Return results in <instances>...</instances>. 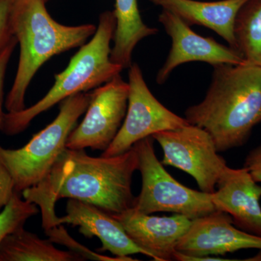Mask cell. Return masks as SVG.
I'll return each mask as SVG.
<instances>
[{
  "label": "cell",
  "instance_id": "obj_1",
  "mask_svg": "<svg viewBox=\"0 0 261 261\" xmlns=\"http://www.w3.org/2000/svg\"><path fill=\"white\" fill-rule=\"evenodd\" d=\"M138 154L132 147L112 157H92L84 149H65L42 181L21 192L40 207L44 231L58 226L55 206L60 199L92 204L110 214L133 207L132 177L138 170Z\"/></svg>",
  "mask_w": 261,
  "mask_h": 261
},
{
  "label": "cell",
  "instance_id": "obj_2",
  "mask_svg": "<svg viewBox=\"0 0 261 261\" xmlns=\"http://www.w3.org/2000/svg\"><path fill=\"white\" fill-rule=\"evenodd\" d=\"M185 118L211 135L218 152L243 146L261 123L260 67L246 61L214 66L205 98Z\"/></svg>",
  "mask_w": 261,
  "mask_h": 261
},
{
  "label": "cell",
  "instance_id": "obj_3",
  "mask_svg": "<svg viewBox=\"0 0 261 261\" xmlns=\"http://www.w3.org/2000/svg\"><path fill=\"white\" fill-rule=\"evenodd\" d=\"M47 0H15L10 23L20 45V57L14 82L5 99L9 113L25 109V96L39 68L53 57L81 47L93 37V24L65 25L48 13Z\"/></svg>",
  "mask_w": 261,
  "mask_h": 261
},
{
  "label": "cell",
  "instance_id": "obj_4",
  "mask_svg": "<svg viewBox=\"0 0 261 261\" xmlns=\"http://www.w3.org/2000/svg\"><path fill=\"white\" fill-rule=\"evenodd\" d=\"M116 19L113 11L101 13L92 39L72 57L68 66L55 76L56 82L42 99L19 111L5 113L1 132L13 136L23 132L39 114L74 94L87 92L120 74L123 67L111 59V42Z\"/></svg>",
  "mask_w": 261,
  "mask_h": 261
},
{
  "label": "cell",
  "instance_id": "obj_5",
  "mask_svg": "<svg viewBox=\"0 0 261 261\" xmlns=\"http://www.w3.org/2000/svg\"><path fill=\"white\" fill-rule=\"evenodd\" d=\"M90 97L82 92L62 101L56 119L23 147L7 149L0 145V163L13 178L15 192L21 193L47 176L66 149L68 137L87 111Z\"/></svg>",
  "mask_w": 261,
  "mask_h": 261
},
{
  "label": "cell",
  "instance_id": "obj_6",
  "mask_svg": "<svg viewBox=\"0 0 261 261\" xmlns=\"http://www.w3.org/2000/svg\"><path fill=\"white\" fill-rule=\"evenodd\" d=\"M153 141L152 137H146L134 145L138 154L142 186L132 208L145 214H181L191 220L218 211L211 200V194L184 186L166 171L156 157Z\"/></svg>",
  "mask_w": 261,
  "mask_h": 261
},
{
  "label": "cell",
  "instance_id": "obj_7",
  "mask_svg": "<svg viewBox=\"0 0 261 261\" xmlns=\"http://www.w3.org/2000/svg\"><path fill=\"white\" fill-rule=\"evenodd\" d=\"M163 151V166L177 168L195 178L201 191H216L221 173L227 167L218 154L211 135L200 127L189 124L152 136Z\"/></svg>",
  "mask_w": 261,
  "mask_h": 261
},
{
  "label": "cell",
  "instance_id": "obj_8",
  "mask_svg": "<svg viewBox=\"0 0 261 261\" xmlns=\"http://www.w3.org/2000/svg\"><path fill=\"white\" fill-rule=\"evenodd\" d=\"M128 83L129 94L124 121L112 143L101 154L102 157L124 153L146 137L189 124L185 118L175 114L154 97L137 63L130 66Z\"/></svg>",
  "mask_w": 261,
  "mask_h": 261
},
{
  "label": "cell",
  "instance_id": "obj_9",
  "mask_svg": "<svg viewBox=\"0 0 261 261\" xmlns=\"http://www.w3.org/2000/svg\"><path fill=\"white\" fill-rule=\"evenodd\" d=\"M83 121L72 130L66 148L104 152L121 128L128 108L129 85L121 75L94 89Z\"/></svg>",
  "mask_w": 261,
  "mask_h": 261
},
{
  "label": "cell",
  "instance_id": "obj_10",
  "mask_svg": "<svg viewBox=\"0 0 261 261\" xmlns=\"http://www.w3.org/2000/svg\"><path fill=\"white\" fill-rule=\"evenodd\" d=\"M159 20L172 41L167 58L156 75L159 84H164L173 70L185 63L204 62L214 67L245 61L236 49L220 44L214 38L196 34L190 25L171 12L163 10Z\"/></svg>",
  "mask_w": 261,
  "mask_h": 261
},
{
  "label": "cell",
  "instance_id": "obj_11",
  "mask_svg": "<svg viewBox=\"0 0 261 261\" xmlns=\"http://www.w3.org/2000/svg\"><path fill=\"white\" fill-rule=\"evenodd\" d=\"M261 250V237L236 227L231 216L223 211L192 220L176 250L189 256L225 255L243 250Z\"/></svg>",
  "mask_w": 261,
  "mask_h": 261
},
{
  "label": "cell",
  "instance_id": "obj_12",
  "mask_svg": "<svg viewBox=\"0 0 261 261\" xmlns=\"http://www.w3.org/2000/svg\"><path fill=\"white\" fill-rule=\"evenodd\" d=\"M121 223L128 237L154 260H174L178 242L188 231L192 220L181 214L153 216L128 209L111 214Z\"/></svg>",
  "mask_w": 261,
  "mask_h": 261
},
{
  "label": "cell",
  "instance_id": "obj_13",
  "mask_svg": "<svg viewBox=\"0 0 261 261\" xmlns=\"http://www.w3.org/2000/svg\"><path fill=\"white\" fill-rule=\"evenodd\" d=\"M216 187L211 200L217 210L229 215L237 227L261 237V186L248 170L227 166Z\"/></svg>",
  "mask_w": 261,
  "mask_h": 261
},
{
  "label": "cell",
  "instance_id": "obj_14",
  "mask_svg": "<svg viewBox=\"0 0 261 261\" xmlns=\"http://www.w3.org/2000/svg\"><path fill=\"white\" fill-rule=\"evenodd\" d=\"M63 224L79 226L80 232L87 238L97 237L102 243L99 252L109 251L129 261L137 260L128 257L133 254L147 256V252L132 241L118 220L92 204L69 199L66 214L57 220L58 226Z\"/></svg>",
  "mask_w": 261,
  "mask_h": 261
},
{
  "label": "cell",
  "instance_id": "obj_15",
  "mask_svg": "<svg viewBox=\"0 0 261 261\" xmlns=\"http://www.w3.org/2000/svg\"><path fill=\"white\" fill-rule=\"evenodd\" d=\"M176 15L189 25H200L219 34L237 50L234 27L237 16L248 0H149Z\"/></svg>",
  "mask_w": 261,
  "mask_h": 261
},
{
  "label": "cell",
  "instance_id": "obj_16",
  "mask_svg": "<svg viewBox=\"0 0 261 261\" xmlns=\"http://www.w3.org/2000/svg\"><path fill=\"white\" fill-rule=\"evenodd\" d=\"M113 13L116 16V28L111 59L123 69L129 68L136 46L145 38L155 35L159 29L144 23L137 0H116Z\"/></svg>",
  "mask_w": 261,
  "mask_h": 261
},
{
  "label": "cell",
  "instance_id": "obj_17",
  "mask_svg": "<svg viewBox=\"0 0 261 261\" xmlns=\"http://www.w3.org/2000/svg\"><path fill=\"white\" fill-rule=\"evenodd\" d=\"M23 227L10 233L0 244V261H82V255L54 246Z\"/></svg>",
  "mask_w": 261,
  "mask_h": 261
},
{
  "label": "cell",
  "instance_id": "obj_18",
  "mask_svg": "<svg viewBox=\"0 0 261 261\" xmlns=\"http://www.w3.org/2000/svg\"><path fill=\"white\" fill-rule=\"evenodd\" d=\"M237 50L244 59L261 68V0H248L237 16Z\"/></svg>",
  "mask_w": 261,
  "mask_h": 261
},
{
  "label": "cell",
  "instance_id": "obj_19",
  "mask_svg": "<svg viewBox=\"0 0 261 261\" xmlns=\"http://www.w3.org/2000/svg\"><path fill=\"white\" fill-rule=\"evenodd\" d=\"M39 213L37 205L15 192L0 212V244L10 233L23 227L27 220Z\"/></svg>",
  "mask_w": 261,
  "mask_h": 261
},
{
  "label": "cell",
  "instance_id": "obj_20",
  "mask_svg": "<svg viewBox=\"0 0 261 261\" xmlns=\"http://www.w3.org/2000/svg\"><path fill=\"white\" fill-rule=\"evenodd\" d=\"M45 233L51 243L60 244L68 247L71 251L80 254L85 260L90 259V260L102 261H129L128 259L123 258V257H108L102 255L100 252L98 253V252L91 251L88 248L73 240L62 225L55 226L51 229L45 231Z\"/></svg>",
  "mask_w": 261,
  "mask_h": 261
},
{
  "label": "cell",
  "instance_id": "obj_21",
  "mask_svg": "<svg viewBox=\"0 0 261 261\" xmlns=\"http://www.w3.org/2000/svg\"><path fill=\"white\" fill-rule=\"evenodd\" d=\"M15 0H0V55L15 40L10 23Z\"/></svg>",
  "mask_w": 261,
  "mask_h": 261
},
{
  "label": "cell",
  "instance_id": "obj_22",
  "mask_svg": "<svg viewBox=\"0 0 261 261\" xmlns=\"http://www.w3.org/2000/svg\"><path fill=\"white\" fill-rule=\"evenodd\" d=\"M15 192L13 178L5 166L0 163V210L4 208L9 202Z\"/></svg>",
  "mask_w": 261,
  "mask_h": 261
},
{
  "label": "cell",
  "instance_id": "obj_23",
  "mask_svg": "<svg viewBox=\"0 0 261 261\" xmlns=\"http://www.w3.org/2000/svg\"><path fill=\"white\" fill-rule=\"evenodd\" d=\"M17 44H18V42L15 39L0 55V132H1L3 117H4L5 114L3 111V87H4L5 74H6L8 63H9L10 58H11L12 54H13Z\"/></svg>",
  "mask_w": 261,
  "mask_h": 261
},
{
  "label": "cell",
  "instance_id": "obj_24",
  "mask_svg": "<svg viewBox=\"0 0 261 261\" xmlns=\"http://www.w3.org/2000/svg\"><path fill=\"white\" fill-rule=\"evenodd\" d=\"M244 167L257 183H261V144L250 151L245 158Z\"/></svg>",
  "mask_w": 261,
  "mask_h": 261
}]
</instances>
